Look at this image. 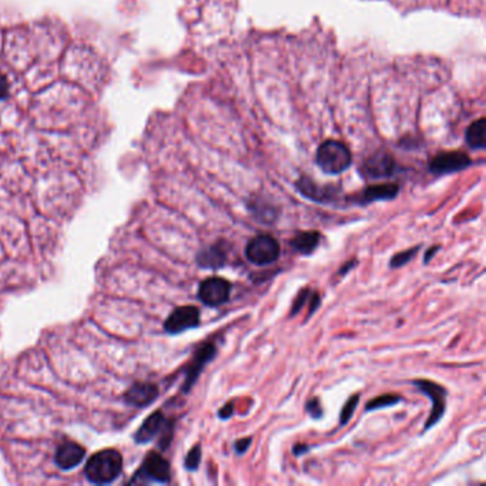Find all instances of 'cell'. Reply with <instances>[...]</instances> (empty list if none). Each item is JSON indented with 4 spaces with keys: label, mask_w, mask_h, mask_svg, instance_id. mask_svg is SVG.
Listing matches in <instances>:
<instances>
[{
    "label": "cell",
    "mask_w": 486,
    "mask_h": 486,
    "mask_svg": "<svg viewBox=\"0 0 486 486\" xmlns=\"http://www.w3.org/2000/svg\"><path fill=\"white\" fill-rule=\"evenodd\" d=\"M472 160L462 151H445L437 154L429 163V172L435 176H447L468 169Z\"/></svg>",
    "instance_id": "obj_8"
},
{
    "label": "cell",
    "mask_w": 486,
    "mask_h": 486,
    "mask_svg": "<svg viewBox=\"0 0 486 486\" xmlns=\"http://www.w3.org/2000/svg\"><path fill=\"white\" fill-rule=\"evenodd\" d=\"M229 261V247L224 241L201 248L196 255V262L204 269H220Z\"/></svg>",
    "instance_id": "obj_14"
},
{
    "label": "cell",
    "mask_w": 486,
    "mask_h": 486,
    "mask_svg": "<svg viewBox=\"0 0 486 486\" xmlns=\"http://www.w3.org/2000/svg\"><path fill=\"white\" fill-rule=\"evenodd\" d=\"M358 402H359V395H358V394H355L354 397H351V398L345 402V405H344L343 409H341V415H340V425H341V426H345V425L351 421V418L354 416V414H355V411H357Z\"/></svg>",
    "instance_id": "obj_22"
},
{
    "label": "cell",
    "mask_w": 486,
    "mask_h": 486,
    "mask_svg": "<svg viewBox=\"0 0 486 486\" xmlns=\"http://www.w3.org/2000/svg\"><path fill=\"white\" fill-rule=\"evenodd\" d=\"M316 166L327 174L337 176L348 170L352 163V155L350 148L337 140L324 141L315 155Z\"/></svg>",
    "instance_id": "obj_2"
},
{
    "label": "cell",
    "mask_w": 486,
    "mask_h": 486,
    "mask_svg": "<svg viewBox=\"0 0 486 486\" xmlns=\"http://www.w3.org/2000/svg\"><path fill=\"white\" fill-rule=\"evenodd\" d=\"M419 250H421V245H415V247H412V248L404 250V251H401V252L392 255V258H391V261H390V267H391L392 269H397V268L404 267L405 264H408V262L412 261V258L415 257V254H416Z\"/></svg>",
    "instance_id": "obj_21"
},
{
    "label": "cell",
    "mask_w": 486,
    "mask_h": 486,
    "mask_svg": "<svg viewBox=\"0 0 486 486\" xmlns=\"http://www.w3.org/2000/svg\"><path fill=\"white\" fill-rule=\"evenodd\" d=\"M200 462H201V445H194L188 454L186 455V459H184V466L187 471H197L198 466H200Z\"/></svg>",
    "instance_id": "obj_23"
},
{
    "label": "cell",
    "mask_w": 486,
    "mask_h": 486,
    "mask_svg": "<svg viewBox=\"0 0 486 486\" xmlns=\"http://www.w3.org/2000/svg\"><path fill=\"white\" fill-rule=\"evenodd\" d=\"M251 444H252V438H243V440H238L236 444H234V449H236V454L237 455H244L247 451H248V448L251 447Z\"/></svg>",
    "instance_id": "obj_26"
},
{
    "label": "cell",
    "mask_w": 486,
    "mask_h": 486,
    "mask_svg": "<svg viewBox=\"0 0 486 486\" xmlns=\"http://www.w3.org/2000/svg\"><path fill=\"white\" fill-rule=\"evenodd\" d=\"M245 258L257 265L267 267L276 262L280 257V244L269 234H258L252 237L245 247Z\"/></svg>",
    "instance_id": "obj_3"
},
{
    "label": "cell",
    "mask_w": 486,
    "mask_h": 486,
    "mask_svg": "<svg viewBox=\"0 0 486 486\" xmlns=\"http://www.w3.org/2000/svg\"><path fill=\"white\" fill-rule=\"evenodd\" d=\"M412 385L416 387L422 394H425L430 401H432V411L423 425L422 432L429 430L432 426H435L444 416L445 409H447V390L434 383V381H428V380H415L412 381Z\"/></svg>",
    "instance_id": "obj_4"
},
{
    "label": "cell",
    "mask_w": 486,
    "mask_h": 486,
    "mask_svg": "<svg viewBox=\"0 0 486 486\" xmlns=\"http://www.w3.org/2000/svg\"><path fill=\"white\" fill-rule=\"evenodd\" d=\"M321 238L319 231H300L290 240V245L298 254L311 255L319 247Z\"/></svg>",
    "instance_id": "obj_17"
},
{
    "label": "cell",
    "mask_w": 486,
    "mask_h": 486,
    "mask_svg": "<svg viewBox=\"0 0 486 486\" xmlns=\"http://www.w3.org/2000/svg\"><path fill=\"white\" fill-rule=\"evenodd\" d=\"M200 326V309L194 305L177 307L167 316L165 322V331L172 335L197 328Z\"/></svg>",
    "instance_id": "obj_11"
},
{
    "label": "cell",
    "mask_w": 486,
    "mask_h": 486,
    "mask_svg": "<svg viewBox=\"0 0 486 486\" xmlns=\"http://www.w3.org/2000/svg\"><path fill=\"white\" fill-rule=\"evenodd\" d=\"M84 448L76 442H65L62 444L55 454L56 465L63 471H70L76 468L84 458Z\"/></svg>",
    "instance_id": "obj_16"
},
{
    "label": "cell",
    "mask_w": 486,
    "mask_h": 486,
    "mask_svg": "<svg viewBox=\"0 0 486 486\" xmlns=\"http://www.w3.org/2000/svg\"><path fill=\"white\" fill-rule=\"evenodd\" d=\"M295 188L302 197L314 203L338 204L341 201V190L337 186H321L305 176L295 183Z\"/></svg>",
    "instance_id": "obj_7"
},
{
    "label": "cell",
    "mask_w": 486,
    "mask_h": 486,
    "mask_svg": "<svg viewBox=\"0 0 486 486\" xmlns=\"http://www.w3.org/2000/svg\"><path fill=\"white\" fill-rule=\"evenodd\" d=\"M305 411L311 415V418L314 419H319L324 415V409L322 405L319 402L318 398H311L307 404H305Z\"/></svg>",
    "instance_id": "obj_25"
},
{
    "label": "cell",
    "mask_w": 486,
    "mask_h": 486,
    "mask_svg": "<svg viewBox=\"0 0 486 486\" xmlns=\"http://www.w3.org/2000/svg\"><path fill=\"white\" fill-rule=\"evenodd\" d=\"M399 193V186L397 183H384V184H373L366 187L362 193L348 197L350 204L365 205L375 201H390L394 200Z\"/></svg>",
    "instance_id": "obj_13"
},
{
    "label": "cell",
    "mask_w": 486,
    "mask_h": 486,
    "mask_svg": "<svg viewBox=\"0 0 486 486\" xmlns=\"http://www.w3.org/2000/svg\"><path fill=\"white\" fill-rule=\"evenodd\" d=\"M172 480V468L166 458L157 452H151L146 456L141 468L132 478L133 482L140 483H169Z\"/></svg>",
    "instance_id": "obj_5"
},
{
    "label": "cell",
    "mask_w": 486,
    "mask_h": 486,
    "mask_svg": "<svg viewBox=\"0 0 486 486\" xmlns=\"http://www.w3.org/2000/svg\"><path fill=\"white\" fill-rule=\"evenodd\" d=\"M308 449H309V447H308V445H304V444H297V445L293 448V454L298 456V455L307 454V452H308Z\"/></svg>",
    "instance_id": "obj_30"
},
{
    "label": "cell",
    "mask_w": 486,
    "mask_h": 486,
    "mask_svg": "<svg viewBox=\"0 0 486 486\" xmlns=\"http://www.w3.org/2000/svg\"><path fill=\"white\" fill-rule=\"evenodd\" d=\"M355 264H357V261H355V260H354V261H351V262L348 261V262H347V264H345V265L341 268L340 276H345L348 271H351V268H352Z\"/></svg>",
    "instance_id": "obj_31"
},
{
    "label": "cell",
    "mask_w": 486,
    "mask_h": 486,
    "mask_svg": "<svg viewBox=\"0 0 486 486\" xmlns=\"http://www.w3.org/2000/svg\"><path fill=\"white\" fill-rule=\"evenodd\" d=\"M158 387L150 383H136L124 394V401L136 408H146L158 398Z\"/></svg>",
    "instance_id": "obj_15"
},
{
    "label": "cell",
    "mask_w": 486,
    "mask_h": 486,
    "mask_svg": "<svg viewBox=\"0 0 486 486\" xmlns=\"http://www.w3.org/2000/svg\"><path fill=\"white\" fill-rule=\"evenodd\" d=\"M231 283L223 277H208L198 286L197 298L210 308H219L229 302Z\"/></svg>",
    "instance_id": "obj_6"
},
{
    "label": "cell",
    "mask_w": 486,
    "mask_h": 486,
    "mask_svg": "<svg viewBox=\"0 0 486 486\" xmlns=\"http://www.w3.org/2000/svg\"><path fill=\"white\" fill-rule=\"evenodd\" d=\"M441 250V247L440 245H434V247H430L426 252H425V257H423V264H428L430 260H432V257H434L438 251Z\"/></svg>",
    "instance_id": "obj_29"
},
{
    "label": "cell",
    "mask_w": 486,
    "mask_h": 486,
    "mask_svg": "<svg viewBox=\"0 0 486 486\" xmlns=\"http://www.w3.org/2000/svg\"><path fill=\"white\" fill-rule=\"evenodd\" d=\"M215 357H217V347H215L212 343H204L196 351V354H194V357H193V359L187 368V372H186V381L183 385V392L191 391V388L197 383V380L200 378L205 365L210 364Z\"/></svg>",
    "instance_id": "obj_12"
},
{
    "label": "cell",
    "mask_w": 486,
    "mask_h": 486,
    "mask_svg": "<svg viewBox=\"0 0 486 486\" xmlns=\"http://www.w3.org/2000/svg\"><path fill=\"white\" fill-rule=\"evenodd\" d=\"M9 82L4 73H0V100H5L9 97Z\"/></svg>",
    "instance_id": "obj_27"
},
{
    "label": "cell",
    "mask_w": 486,
    "mask_h": 486,
    "mask_svg": "<svg viewBox=\"0 0 486 486\" xmlns=\"http://www.w3.org/2000/svg\"><path fill=\"white\" fill-rule=\"evenodd\" d=\"M123 471V456L116 449H103L94 454L84 466V475L94 485L112 483Z\"/></svg>",
    "instance_id": "obj_1"
},
{
    "label": "cell",
    "mask_w": 486,
    "mask_h": 486,
    "mask_svg": "<svg viewBox=\"0 0 486 486\" xmlns=\"http://www.w3.org/2000/svg\"><path fill=\"white\" fill-rule=\"evenodd\" d=\"M248 208H250L251 214L255 217V220H258L267 226L276 223L279 219V211L271 204L262 203L261 200L250 203Z\"/></svg>",
    "instance_id": "obj_18"
},
{
    "label": "cell",
    "mask_w": 486,
    "mask_h": 486,
    "mask_svg": "<svg viewBox=\"0 0 486 486\" xmlns=\"http://www.w3.org/2000/svg\"><path fill=\"white\" fill-rule=\"evenodd\" d=\"M233 414H234V407H233V404L230 402V404H227L226 407H223L220 411H219V416H220V419H229V418H231L233 416Z\"/></svg>",
    "instance_id": "obj_28"
},
{
    "label": "cell",
    "mask_w": 486,
    "mask_h": 486,
    "mask_svg": "<svg viewBox=\"0 0 486 486\" xmlns=\"http://www.w3.org/2000/svg\"><path fill=\"white\" fill-rule=\"evenodd\" d=\"M485 124H486V120L482 117L468 127L466 143L469 147L475 150H483L486 147V136H485L486 126Z\"/></svg>",
    "instance_id": "obj_19"
},
{
    "label": "cell",
    "mask_w": 486,
    "mask_h": 486,
    "mask_svg": "<svg viewBox=\"0 0 486 486\" xmlns=\"http://www.w3.org/2000/svg\"><path fill=\"white\" fill-rule=\"evenodd\" d=\"M312 294H314V293H312L311 290H308V288L301 290V291L298 293L297 298L293 301V307H291V312H290V315H291V316L297 315V314H298V312H300V311L304 308V305L309 302V300H311Z\"/></svg>",
    "instance_id": "obj_24"
},
{
    "label": "cell",
    "mask_w": 486,
    "mask_h": 486,
    "mask_svg": "<svg viewBox=\"0 0 486 486\" xmlns=\"http://www.w3.org/2000/svg\"><path fill=\"white\" fill-rule=\"evenodd\" d=\"M160 434H165L167 440L172 441L173 435V423L167 421V418L163 415L161 411L153 412L139 428V430L134 434V441L137 444H148Z\"/></svg>",
    "instance_id": "obj_10"
},
{
    "label": "cell",
    "mask_w": 486,
    "mask_h": 486,
    "mask_svg": "<svg viewBox=\"0 0 486 486\" xmlns=\"http://www.w3.org/2000/svg\"><path fill=\"white\" fill-rule=\"evenodd\" d=\"M395 170L397 165L392 155H390L385 151H380L372 154L364 161L359 173L366 180H381L394 176Z\"/></svg>",
    "instance_id": "obj_9"
},
{
    "label": "cell",
    "mask_w": 486,
    "mask_h": 486,
    "mask_svg": "<svg viewBox=\"0 0 486 486\" xmlns=\"http://www.w3.org/2000/svg\"><path fill=\"white\" fill-rule=\"evenodd\" d=\"M402 401H404V398L401 395H397V394L380 395V397H376V398H373V399L366 402L365 412L383 409V408H390V407H394V405H397V404H399Z\"/></svg>",
    "instance_id": "obj_20"
}]
</instances>
